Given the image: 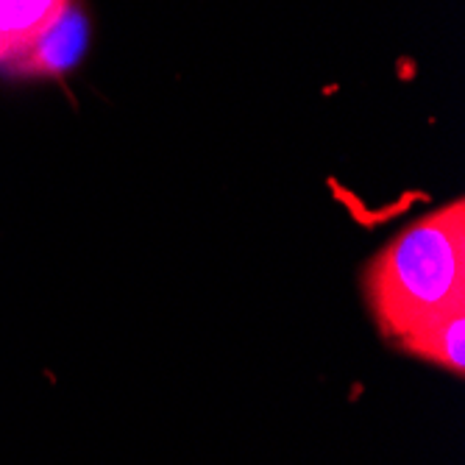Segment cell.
I'll return each instance as SVG.
<instances>
[{"label":"cell","mask_w":465,"mask_h":465,"mask_svg":"<svg viewBox=\"0 0 465 465\" xmlns=\"http://www.w3.org/2000/svg\"><path fill=\"white\" fill-rule=\"evenodd\" d=\"M399 349L418 360H427L443 371L462 376L465 371V307L451 310L424 323L420 329H415L399 343Z\"/></svg>","instance_id":"4"},{"label":"cell","mask_w":465,"mask_h":465,"mask_svg":"<svg viewBox=\"0 0 465 465\" xmlns=\"http://www.w3.org/2000/svg\"><path fill=\"white\" fill-rule=\"evenodd\" d=\"M70 6L73 0H0V67L17 62Z\"/></svg>","instance_id":"3"},{"label":"cell","mask_w":465,"mask_h":465,"mask_svg":"<svg viewBox=\"0 0 465 465\" xmlns=\"http://www.w3.org/2000/svg\"><path fill=\"white\" fill-rule=\"evenodd\" d=\"M365 299L391 343L465 307V203L462 198L399 232L365 271Z\"/></svg>","instance_id":"1"},{"label":"cell","mask_w":465,"mask_h":465,"mask_svg":"<svg viewBox=\"0 0 465 465\" xmlns=\"http://www.w3.org/2000/svg\"><path fill=\"white\" fill-rule=\"evenodd\" d=\"M87 45H90V23L73 4L54 28H48L17 62L6 67V73L25 75V78L64 75L70 67L81 62Z\"/></svg>","instance_id":"2"}]
</instances>
